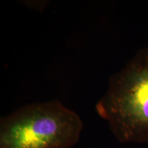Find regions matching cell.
<instances>
[{"label": "cell", "mask_w": 148, "mask_h": 148, "mask_svg": "<svg viewBox=\"0 0 148 148\" xmlns=\"http://www.w3.org/2000/svg\"><path fill=\"white\" fill-rule=\"evenodd\" d=\"M96 111L122 143H148V47L109 79Z\"/></svg>", "instance_id": "6da1fadb"}, {"label": "cell", "mask_w": 148, "mask_h": 148, "mask_svg": "<svg viewBox=\"0 0 148 148\" xmlns=\"http://www.w3.org/2000/svg\"><path fill=\"white\" fill-rule=\"evenodd\" d=\"M83 121L57 100L29 103L0 120V148H71Z\"/></svg>", "instance_id": "7a4b0ae2"}]
</instances>
